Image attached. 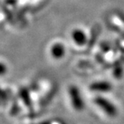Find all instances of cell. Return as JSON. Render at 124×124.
I'll return each instance as SVG.
<instances>
[{
    "mask_svg": "<svg viewBox=\"0 0 124 124\" xmlns=\"http://www.w3.org/2000/svg\"><path fill=\"white\" fill-rule=\"evenodd\" d=\"M8 72V68L6 65L2 63V62H0V76H3Z\"/></svg>",
    "mask_w": 124,
    "mask_h": 124,
    "instance_id": "8992f818",
    "label": "cell"
},
{
    "mask_svg": "<svg viewBox=\"0 0 124 124\" xmlns=\"http://www.w3.org/2000/svg\"><path fill=\"white\" fill-rule=\"evenodd\" d=\"M69 96L73 108L76 111H82L85 108V104L78 87L74 85L70 86L69 88Z\"/></svg>",
    "mask_w": 124,
    "mask_h": 124,
    "instance_id": "7a4b0ae2",
    "label": "cell"
},
{
    "mask_svg": "<svg viewBox=\"0 0 124 124\" xmlns=\"http://www.w3.org/2000/svg\"><path fill=\"white\" fill-rule=\"evenodd\" d=\"M90 90L96 92H108L111 90V85L107 82H96L90 85Z\"/></svg>",
    "mask_w": 124,
    "mask_h": 124,
    "instance_id": "3957f363",
    "label": "cell"
},
{
    "mask_svg": "<svg viewBox=\"0 0 124 124\" xmlns=\"http://www.w3.org/2000/svg\"><path fill=\"white\" fill-rule=\"evenodd\" d=\"M6 97H7V95H6L5 92L4 91H2V89H0V98L5 99Z\"/></svg>",
    "mask_w": 124,
    "mask_h": 124,
    "instance_id": "52a82bcc",
    "label": "cell"
},
{
    "mask_svg": "<svg viewBox=\"0 0 124 124\" xmlns=\"http://www.w3.org/2000/svg\"><path fill=\"white\" fill-rule=\"evenodd\" d=\"M73 38L75 42L78 45H83L86 41L85 34H84V33L81 31H76L73 33Z\"/></svg>",
    "mask_w": 124,
    "mask_h": 124,
    "instance_id": "5b68a950",
    "label": "cell"
},
{
    "mask_svg": "<svg viewBox=\"0 0 124 124\" xmlns=\"http://www.w3.org/2000/svg\"><path fill=\"white\" fill-rule=\"evenodd\" d=\"M51 55L55 58L60 59L65 55V48L61 43H55L51 48Z\"/></svg>",
    "mask_w": 124,
    "mask_h": 124,
    "instance_id": "277c9868",
    "label": "cell"
},
{
    "mask_svg": "<svg viewBox=\"0 0 124 124\" xmlns=\"http://www.w3.org/2000/svg\"><path fill=\"white\" fill-rule=\"evenodd\" d=\"M94 103L102 109L105 114L111 117H116L117 115V108L112 102L102 96H97L94 99Z\"/></svg>",
    "mask_w": 124,
    "mask_h": 124,
    "instance_id": "6da1fadb",
    "label": "cell"
}]
</instances>
